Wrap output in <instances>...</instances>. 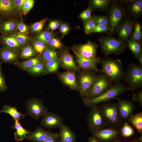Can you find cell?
I'll use <instances>...</instances> for the list:
<instances>
[{"mask_svg": "<svg viewBox=\"0 0 142 142\" xmlns=\"http://www.w3.org/2000/svg\"><path fill=\"white\" fill-rule=\"evenodd\" d=\"M88 142H100L95 137L92 135L89 137L88 138Z\"/></svg>", "mask_w": 142, "mask_h": 142, "instance_id": "cell-55", "label": "cell"}, {"mask_svg": "<svg viewBox=\"0 0 142 142\" xmlns=\"http://www.w3.org/2000/svg\"><path fill=\"white\" fill-rule=\"evenodd\" d=\"M58 77L64 85L72 89L79 91L75 72L67 71L59 73Z\"/></svg>", "mask_w": 142, "mask_h": 142, "instance_id": "cell-17", "label": "cell"}, {"mask_svg": "<svg viewBox=\"0 0 142 142\" xmlns=\"http://www.w3.org/2000/svg\"><path fill=\"white\" fill-rule=\"evenodd\" d=\"M2 62H0V92L6 91L7 86L2 69Z\"/></svg>", "mask_w": 142, "mask_h": 142, "instance_id": "cell-46", "label": "cell"}, {"mask_svg": "<svg viewBox=\"0 0 142 142\" xmlns=\"http://www.w3.org/2000/svg\"><path fill=\"white\" fill-rule=\"evenodd\" d=\"M112 142H120L119 141H115Z\"/></svg>", "mask_w": 142, "mask_h": 142, "instance_id": "cell-59", "label": "cell"}, {"mask_svg": "<svg viewBox=\"0 0 142 142\" xmlns=\"http://www.w3.org/2000/svg\"><path fill=\"white\" fill-rule=\"evenodd\" d=\"M92 12L91 7H89L80 13L79 15V17L84 21V23L85 22L92 18Z\"/></svg>", "mask_w": 142, "mask_h": 142, "instance_id": "cell-43", "label": "cell"}, {"mask_svg": "<svg viewBox=\"0 0 142 142\" xmlns=\"http://www.w3.org/2000/svg\"><path fill=\"white\" fill-rule=\"evenodd\" d=\"M34 1L33 0H25L23 5L22 13L24 15H26L33 7Z\"/></svg>", "mask_w": 142, "mask_h": 142, "instance_id": "cell-44", "label": "cell"}, {"mask_svg": "<svg viewBox=\"0 0 142 142\" xmlns=\"http://www.w3.org/2000/svg\"><path fill=\"white\" fill-rule=\"evenodd\" d=\"M43 62H44L39 55H38L28 60L18 62L15 65L19 68L25 70L28 68Z\"/></svg>", "mask_w": 142, "mask_h": 142, "instance_id": "cell-27", "label": "cell"}, {"mask_svg": "<svg viewBox=\"0 0 142 142\" xmlns=\"http://www.w3.org/2000/svg\"><path fill=\"white\" fill-rule=\"evenodd\" d=\"M2 20H1V18H0V23H1V22H2Z\"/></svg>", "mask_w": 142, "mask_h": 142, "instance_id": "cell-60", "label": "cell"}, {"mask_svg": "<svg viewBox=\"0 0 142 142\" xmlns=\"http://www.w3.org/2000/svg\"><path fill=\"white\" fill-rule=\"evenodd\" d=\"M130 10L132 13L135 16L140 14L142 12V0L134 1L131 4Z\"/></svg>", "mask_w": 142, "mask_h": 142, "instance_id": "cell-38", "label": "cell"}, {"mask_svg": "<svg viewBox=\"0 0 142 142\" xmlns=\"http://www.w3.org/2000/svg\"><path fill=\"white\" fill-rule=\"evenodd\" d=\"M75 54L78 66L80 69L82 70H93L100 72V70L97 68L98 64L100 62V60L99 57L92 58H85L76 52L72 49Z\"/></svg>", "mask_w": 142, "mask_h": 142, "instance_id": "cell-10", "label": "cell"}, {"mask_svg": "<svg viewBox=\"0 0 142 142\" xmlns=\"http://www.w3.org/2000/svg\"><path fill=\"white\" fill-rule=\"evenodd\" d=\"M48 46L54 50L60 49L62 48V44L60 40L57 38L54 37L52 38L49 41Z\"/></svg>", "mask_w": 142, "mask_h": 142, "instance_id": "cell-42", "label": "cell"}, {"mask_svg": "<svg viewBox=\"0 0 142 142\" xmlns=\"http://www.w3.org/2000/svg\"><path fill=\"white\" fill-rule=\"evenodd\" d=\"M25 70L30 74L34 76L47 74L44 62L36 64L26 69Z\"/></svg>", "mask_w": 142, "mask_h": 142, "instance_id": "cell-28", "label": "cell"}, {"mask_svg": "<svg viewBox=\"0 0 142 142\" xmlns=\"http://www.w3.org/2000/svg\"><path fill=\"white\" fill-rule=\"evenodd\" d=\"M98 45L88 41L85 43L75 45L72 47L74 50L83 57L88 58L96 57L97 48Z\"/></svg>", "mask_w": 142, "mask_h": 142, "instance_id": "cell-13", "label": "cell"}, {"mask_svg": "<svg viewBox=\"0 0 142 142\" xmlns=\"http://www.w3.org/2000/svg\"><path fill=\"white\" fill-rule=\"evenodd\" d=\"M0 43L2 47L12 48L18 51L22 48L14 36H2L0 39Z\"/></svg>", "mask_w": 142, "mask_h": 142, "instance_id": "cell-22", "label": "cell"}, {"mask_svg": "<svg viewBox=\"0 0 142 142\" xmlns=\"http://www.w3.org/2000/svg\"><path fill=\"white\" fill-rule=\"evenodd\" d=\"M14 36L18 43L22 47L26 45L30 39L29 36L20 32H17Z\"/></svg>", "mask_w": 142, "mask_h": 142, "instance_id": "cell-39", "label": "cell"}, {"mask_svg": "<svg viewBox=\"0 0 142 142\" xmlns=\"http://www.w3.org/2000/svg\"><path fill=\"white\" fill-rule=\"evenodd\" d=\"M112 83L104 73L98 74L90 87L86 98L89 99L96 97L108 89Z\"/></svg>", "mask_w": 142, "mask_h": 142, "instance_id": "cell-7", "label": "cell"}, {"mask_svg": "<svg viewBox=\"0 0 142 142\" xmlns=\"http://www.w3.org/2000/svg\"><path fill=\"white\" fill-rule=\"evenodd\" d=\"M117 101L119 112L123 120H127L132 114L135 109V105L131 100L117 97Z\"/></svg>", "mask_w": 142, "mask_h": 142, "instance_id": "cell-12", "label": "cell"}, {"mask_svg": "<svg viewBox=\"0 0 142 142\" xmlns=\"http://www.w3.org/2000/svg\"><path fill=\"white\" fill-rule=\"evenodd\" d=\"M12 127L13 129L16 130L14 133V136L15 139L17 141H22L25 138L27 135L29 134L32 133L30 132L29 130L24 129L19 120L15 121L14 124Z\"/></svg>", "mask_w": 142, "mask_h": 142, "instance_id": "cell-24", "label": "cell"}, {"mask_svg": "<svg viewBox=\"0 0 142 142\" xmlns=\"http://www.w3.org/2000/svg\"><path fill=\"white\" fill-rule=\"evenodd\" d=\"M109 2L108 0H93L92 1V4L95 8H102L105 7Z\"/></svg>", "mask_w": 142, "mask_h": 142, "instance_id": "cell-45", "label": "cell"}, {"mask_svg": "<svg viewBox=\"0 0 142 142\" xmlns=\"http://www.w3.org/2000/svg\"><path fill=\"white\" fill-rule=\"evenodd\" d=\"M54 37L53 33L51 32L45 31L37 34L35 39L38 40L48 45L49 41Z\"/></svg>", "mask_w": 142, "mask_h": 142, "instance_id": "cell-34", "label": "cell"}, {"mask_svg": "<svg viewBox=\"0 0 142 142\" xmlns=\"http://www.w3.org/2000/svg\"><path fill=\"white\" fill-rule=\"evenodd\" d=\"M32 46L37 54L40 55L43 51L49 46L44 43L35 39L32 43Z\"/></svg>", "mask_w": 142, "mask_h": 142, "instance_id": "cell-35", "label": "cell"}, {"mask_svg": "<svg viewBox=\"0 0 142 142\" xmlns=\"http://www.w3.org/2000/svg\"><path fill=\"white\" fill-rule=\"evenodd\" d=\"M95 23L96 25L99 24L109 26V18L106 16H96Z\"/></svg>", "mask_w": 142, "mask_h": 142, "instance_id": "cell-47", "label": "cell"}, {"mask_svg": "<svg viewBox=\"0 0 142 142\" xmlns=\"http://www.w3.org/2000/svg\"><path fill=\"white\" fill-rule=\"evenodd\" d=\"M129 89L120 82L112 85L107 90L100 95L94 98L83 99L84 105L89 108L103 102H106L116 99L128 90Z\"/></svg>", "mask_w": 142, "mask_h": 142, "instance_id": "cell-1", "label": "cell"}, {"mask_svg": "<svg viewBox=\"0 0 142 142\" xmlns=\"http://www.w3.org/2000/svg\"><path fill=\"white\" fill-rule=\"evenodd\" d=\"M20 50L19 57L22 59H29L37 55L34 48L31 45H27L22 47Z\"/></svg>", "mask_w": 142, "mask_h": 142, "instance_id": "cell-30", "label": "cell"}, {"mask_svg": "<svg viewBox=\"0 0 142 142\" xmlns=\"http://www.w3.org/2000/svg\"><path fill=\"white\" fill-rule=\"evenodd\" d=\"M98 40L101 49L106 56L120 54L126 49V44L125 42L113 38L103 36L99 38Z\"/></svg>", "mask_w": 142, "mask_h": 142, "instance_id": "cell-4", "label": "cell"}, {"mask_svg": "<svg viewBox=\"0 0 142 142\" xmlns=\"http://www.w3.org/2000/svg\"><path fill=\"white\" fill-rule=\"evenodd\" d=\"M120 134V131L115 128H104L93 133L100 141L105 142L117 138Z\"/></svg>", "mask_w": 142, "mask_h": 142, "instance_id": "cell-16", "label": "cell"}, {"mask_svg": "<svg viewBox=\"0 0 142 142\" xmlns=\"http://www.w3.org/2000/svg\"><path fill=\"white\" fill-rule=\"evenodd\" d=\"M26 106L27 110V114L36 120L48 111L43 101L36 98H32L27 102Z\"/></svg>", "mask_w": 142, "mask_h": 142, "instance_id": "cell-9", "label": "cell"}, {"mask_svg": "<svg viewBox=\"0 0 142 142\" xmlns=\"http://www.w3.org/2000/svg\"><path fill=\"white\" fill-rule=\"evenodd\" d=\"M131 142H138L135 139H134Z\"/></svg>", "mask_w": 142, "mask_h": 142, "instance_id": "cell-58", "label": "cell"}, {"mask_svg": "<svg viewBox=\"0 0 142 142\" xmlns=\"http://www.w3.org/2000/svg\"><path fill=\"white\" fill-rule=\"evenodd\" d=\"M0 113H5L9 114L15 121L22 119L27 115L26 113L22 114L17 110L16 107L7 105H4L2 109L0 110Z\"/></svg>", "mask_w": 142, "mask_h": 142, "instance_id": "cell-25", "label": "cell"}, {"mask_svg": "<svg viewBox=\"0 0 142 142\" xmlns=\"http://www.w3.org/2000/svg\"><path fill=\"white\" fill-rule=\"evenodd\" d=\"M60 31L62 34L61 38L67 34L69 31V26L66 23L61 24L59 27Z\"/></svg>", "mask_w": 142, "mask_h": 142, "instance_id": "cell-54", "label": "cell"}, {"mask_svg": "<svg viewBox=\"0 0 142 142\" xmlns=\"http://www.w3.org/2000/svg\"><path fill=\"white\" fill-rule=\"evenodd\" d=\"M100 63L102 67L100 72L105 74L112 83H115L120 82L124 72L120 60L106 57L100 60Z\"/></svg>", "mask_w": 142, "mask_h": 142, "instance_id": "cell-2", "label": "cell"}, {"mask_svg": "<svg viewBox=\"0 0 142 142\" xmlns=\"http://www.w3.org/2000/svg\"><path fill=\"white\" fill-rule=\"evenodd\" d=\"M47 20V18H44L32 24L31 26L32 32H39L42 30Z\"/></svg>", "mask_w": 142, "mask_h": 142, "instance_id": "cell-41", "label": "cell"}, {"mask_svg": "<svg viewBox=\"0 0 142 142\" xmlns=\"http://www.w3.org/2000/svg\"><path fill=\"white\" fill-rule=\"evenodd\" d=\"M133 99L136 102L140 107L142 106V88L137 93H134L133 95Z\"/></svg>", "mask_w": 142, "mask_h": 142, "instance_id": "cell-53", "label": "cell"}, {"mask_svg": "<svg viewBox=\"0 0 142 142\" xmlns=\"http://www.w3.org/2000/svg\"><path fill=\"white\" fill-rule=\"evenodd\" d=\"M136 140L138 142H142V135L141 134V135L136 139Z\"/></svg>", "mask_w": 142, "mask_h": 142, "instance_id": "cell-57", "label": "cell"}, {"mask_svg": "<svg viewBox=\"0 0 142 142\" xmlns=\"http://www.w3.org/2000/svg\"><path fill=\"white\" fill-rule=\"evenodd\" d=\"M60 65V58L57 60H51L45 62L47 74L52 73L56 72Z\"/></svg>", "mask_w": 142, "mask_h": 142, "instance_id": "cell-33", "label": "cell"}, {"mask_svg": "<svg viewBox=\"0 0 142 142\" xmlns=\"http://www.w3.org/2000/svg\"><path fill=\"white\" fill-rule=\"evenodd\" d=\"M134 131L133 128L128 124L125 122L121 127L120 134L124 137H128L133 135Z\"/></svg>", "mask_w": 142, "mask_h": 142, "instance_id": "cell-37", "label": "cell"}, {"mask_svg": "<svg viewBox=\"0 0 142 142\" xmlns=\"http://www.w3.org/2000/svg\"><path fill=\"white\" fill-rule=\"evenodd\" d=\"M15 11L12 0H0V16H9Z\"/></svg>", "mask_w": 142, "mask_h": 142, "instance_id": "cell-23", "label": "cell"}, {"mask_svg": "<svg viewBox=\"0 0 142 142\" xmlns=\"http://www.w3.org/2000/svg\"><path fill=\"white\" fill-rule=\"evenodd\" d=\"M134 27L133 23L128 20L124 21L118 30L119 40L124 42L127 40L131 34Z\"/></svg>", "mask_w": 142, "mask_h": 142, "instance_id": "cell-19", "label": "cell"}, {"mask_svg": "<svg viewBox=\"0 0 142 142\" xmlns=\"http://www.w3.org/2000/svg\"><path fill=\"white\" fill-rule=\"evenodd\" d=\"M15 11L19 13L22 12L23 3L25 0H12Z\"/></svg>", "mask_w": 142, "mask_h": 142, "instance_id": "cell-52", "label": "cell"}, {"mask_svg": "<svg viewBox=\"0 0 142 142\" xmlns=\"http://www.w3.org/2000/svg\"><path fill=\"white\" fill-rule=\"evenodd\" d=\"M99 72L96 71L88 70H82L78 76V86L80 95L83 98H86L89 90Z\"/></svg>", "mask_w": 142, "mask_h": 142, "instance_id": "cell-8", "label": "cell"}, {"mask_svg": "<svg viewBox=\"0 0 142 142\" xmlns=\"http://www.w3.org/2000/svg\"><path fill=\"white\" fill-rule=\"evenodd\" d=\"M59 128L58 142H76V135L69 127L63 124Z\"/></svg>", "mask_w": 142, "mask_h": 142, "instance_id": "cell-20", "label": "cell"}, {"mask_svg": "<svg viewBox=\"0 0 142 142\" xmlns=\"http://www.w3.org/2000/svg\"><path fill=\"white\" fill-rule=\"evenodd\" d=\"M61 24L60 22L58 20H52L48 24L47 29L52 31L55 30L60 27Z\"/></svg>", "mask_w": 142, "mask_h": 142, "instance_id": "cell-51", "label": "cell"}, {"mask_svg": "<svg viewBox=\"0 0 142 142\" xmlns=\"http://www.w3.org/2000/svg\"><path fill=\"white\" fill-rule=\"evenodd\" d=\"M99 108L107 125L113 128L121 125L123 120L120 115L117 103H104Z\"/></svg>", "mask_w": 142, "mask_h": 142, "instance_id": "cell-6", "label": "cell"}, {"mask_svg": "<svg viewBox=\"0 0 142 142\" xmlns=\"http://www.w3.org/2000/svg\"><path fill=\"white\" fill-rule=\"evenodd\" d=\"M140 63V65L142 66V54L141 53L137 58Z\"/></svg>", "mask_w": 142, "mask_h": 142, "instance_id": "cell-56", "label": "cell"}, {"mask_svg": "<svg viewBox=\"0 0 142 142\" xmlns=\"http://www.w3.org/2000/svg\"><path fill=\"white\" fill-rule=\"evenodd\" d=\"M141 26L139 22H136L134 25V30L131 36V40L139 42L141 41L142 38L141 31Z\"/></svg>", "mask_w": 142, "mask_h": 142, "instance_id": "cell-36", "label": "cell"}, {"mask_svg": "<svg viewBox=\"0 0 142 142\" xmlns=\"http://www.w3.org/2000/svg\"><path fill=\"white\" fill-rule=\"evenodd\" d=\"M60 59V64L65 69L74 72L79 69L72 56L68 51L63 52Z\"/></svg>", "mask_w": 142, "mask_h": 142, "instance_id": "cell-18", "label": "cell"}, {"mask_svg": "<svg viewBox=\"0 0 142 142\" xmlns=\"http://www.w3.org/2000/svg\"><path fill=\"white\" fill-rule=\"evenodd\" d=\"M87 116V123L90 133H93L104 128L108 125L100 110L97 105L91 108Z\"/></svg>", "mask_w": 142, "mask_h": 142, "instance_id": "cell-5", "label": "cell"}, {"mask_svg": "<svg viewBox=\"0 0 142 142\" xmlns=\"http://www.w3.org/2000/svg\"><path fill=\"white\" fill-rule=\"evenodd\" d=\"M109 26L101 25H96L92 31V33H102L106 32L109 30Z\"/></svg>", "mask_w": 142, "mask_h": 142, "instance_id": "cell-50", "label": "cell"}, {"mask_svg": "<svg viewBox=\"0 0 142 142\" xmlns=\"http://www.w3.org/2000/svg\"><path fill=\"white\" fill-rule=\"evenodd\" d=\"M109 14V34H110L118 27L122 18L123 14L121 9L116 4L112 6Z\"/></svg>", "mask_w": 142, "mask_h": 142, "instance_id": "cell-14", "label": "cell"}, {"mask_svg": "<svg viewBox=\"0 0 142 142\" xmlns=\"http://www.w3.org/2000/svg\"><path fill=\"white\" fill-rule=\"evenodd\" d=\"M17 28L20 32L26 34H29V31L28 27L22 22L19 21L17 22Z\"/></svg>", "mask_w": 142, "mask_h": 142, "instance_id": "cell-48", "label": "cell"}, {"mask_svg": "<svg viewBox=\"0 0 142 142\" xmlns=\"http://www.w3.org/2000/svg\"><path fill=\"white\" fill-rule=\"evenodd\" d=\"M96 16H94L88 21L84 23V30L86 34L91 33L92 31L96 25Z\"/></svg>", "mask_w": 142, "mask_h": 142, "instance_id": "cell-40", "label": "cell"}, {"mask_svg": "<svg viewBox=\"0 0 142 142\" xmlns=\"http://www.w3.org/2000/svg\"><path fill=\"white\" fill-rule=\"evenodd\" d=\"M128 121L136 129L140 134L142 133V113L139 112L132 114L129 118Z\"/></svg>", "mask_w": 142, "mask_h": 142, "instance_id": "cell-29", "label": "cell"}, {"mask_svg": "<svg viewBox=\"0 0 142 142\" xmlns=\"http://www.w3.org/2000/svg\"><path fill=\"white\" fill-rule=\"evenodd\" d=\"M122 78L131 92L141 88L142 66L135 63L129 64Z\"/></svg>", "mask_w": 142, "mask_h": 142, "instance_id": "cell-3", "label": "cell"}, {"mask_svg": "<svg viewBox=\"0 0 142 142\" xmlns=\"http://www.w3.org/2000/svg\"><path fill=\"white\" fill-rule=\"evenodd\" d=\"M20 54L18 51L8 47L0 48V60L5 63L16 65L18 62Z\"/></svg>", "mask_w": 142, "mask_h": 142, "instance_id": "cell-15", "label": "cell"}, {"mask_svg": "<svg viewBox=\"0 0 142 142\" xmlns=\"http://www.w3.org/2000/svg\"><path fill=\"white\" fill-rule=\"evenodd\" d=\"M51 132L46 131L41 127L38 126L35 131L27 135L25 139L32 142H40L47 137Z\"/></svg>", "mask_w": 142, "mask_h": 142, "instance_id": "cell-21", "label": "cell"}, {"mask_svg": "<svg viewBox=\"0 0 142 142\" xmlns=\"http://www.w3.org/2000/svg\"><path fill=\"white\" fill-rule=\"evenodd\" d=\"M59 137L57 133L51 132L50 134L40 142H58Z\"/></svg>", "mask_w": 142, "mask_h": 142, "instance_id": "cell-49", "label": "cell"}, {"mask_svg": "<svg viewBox=\"0 0 142 142\" xmlns=\"http://www.w3.org/2000/svg\"><path fill=\"white\" fill-rule=\"evenodd\" d=\"M17 22L14 20L2 21L0 23V32L5 34L14 32L17 28Z\"/></svg>", "mask_w": 142, "mask_h": 142, "instance_id": "cell-26", "label": "cell"}, {"mask_svg": "<svg viewBox=\"0 0 142 142\" xmlns=\"http://www.w3.org/2000/svg\"><path fill=\"white\" fill-rule=\"evenodd\" d=\"M39 56L45 62L49 60L59 59L56 51L49 47L46 49Z\"/></svg>", "mask_w": 142, "mask_h": 142, "instance_id": "cell-31", "label": "cell"}, {"mask_svg": "<svg viewBox=\"0 0 142 142\" xmlns=\"http://www.w3.org/2000/svg\"><path fill=\"white\" fill-rule=\"evenodd\" d=\"M63 119L61 116L48 111L43 116L40 125L49 129L59 128L63 124Z\"/></svg>", "mask_w": 142, "mask_h": 142, "instance_id": "cell-11", "label": "cell"}, {"mask_svg": "<svg viewBox=\"0 0 142 142\" xmlns=\"http://www.w3.org/2000/svg\"><path fill=\"white\" fill-rule=\"evenodd\" d=\"M128 46L130 51L136 59L141 53V44L139 42L128 39Z\"/></svg>", "mask_w": 142, "mask_h": 142, "instance_id": "cell-32", "label": "cell"}]
</instances>
